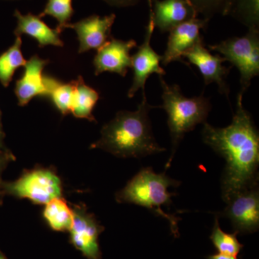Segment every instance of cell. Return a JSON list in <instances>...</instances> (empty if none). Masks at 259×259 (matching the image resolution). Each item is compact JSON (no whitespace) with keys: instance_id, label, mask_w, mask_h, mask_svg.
Returning a JSON list of instances; mask_svg holds the SVG:
<instances>
[{"instance_id":"8","label":"cell","mask_w":259,"mask_h":259,"mask_svg":"<svg viewBox=\"0 0 259 259\" xmlns=\"http://www.w3.org/2000/svg\"><path fill=\"white\" fill-rule=\"evenodd\" d=\"M221 214L231 221L234 233L249 234L259 228V192L258 186L236 194L228 202Z\"/></svg>"},{"instance_id":"23","label":"cell","mask_w":259,"mask_h":259,"mask_svg":"<svg viewBox=\"0 0 259 259\" xmlns=\"http://www.w3.org/2000/svg\"><path fill=\"white\" fill-rule=\"evenodd\" d=\"M73 0H47L44 10L38 15L40 18L51 16L58 22L56 28L62 32L70 24L74 10Z\"/></svg>"},{"instance_id":"31","label":"cell","mask_w":259,"mask_h":259,"mask_svg":"<svg viewBox=\"0 0 259 259\" xmlns=\"http://www.w3.org/2000/svg\"><path fill=\"white\" fill-rule=\"evenodd\" d=\"M5 1H18V0H5Z\"/></svg>"},{"instance_id":"18","label":"cell","mask_w":259,"mask_h":259,"mask_svg":"<svg viewBox=\"0 0 259 259\" xmlns=\"http://www.w3.org/2000/svg\"><path fill=\"white\" fill-rule=\"evenodd\" d=\"M42 216L51 229L56 231H69L74 219L72 209L61 197L46 204Z\"/></svg>"},{"instance_id":"6","label":"cell","mask_w":259,"mask_h":259,"mask_svg":"<svg viewBox=\"0 0 259 259\" xmlns=\"http://www.w3.org/2000/svg\"><path fill=\"white\" fill-rule=\"evenodd\" d=\"M3 191L5 195L46 204L61 197L62 185L60 177L53 170L36 168L25 172L14 182H3Z\"/></svg>"},{"instance_id":"19","label":"cell","mask_w":259,"mask_h":259,"mask_svg":"<svg viewBox=\"0 0 259 259\" xmlns=\"http://www.w3.org/2000/svg\"><path fill=\"white\" fill-rule=\"evenodd\" d=\"M21 48L22 37H16L14 44L0 55V83L5 88L9 87L15 71L26 63Z\"/></svg>"},{"instance_id":"13","label":"cell","mask_w":259,"mask_h":259,"mask_svg":"<svg viewBox=\"0 0 259 259\" xmlns=\"http://www.w3.org/2000/svg\"><path fill=\"white\" fill-rule=\"evenodd\" d=\"M115 14L105 16L93 15L70 23L67 28L73 29L77 35L79 42V54L91 50H98L110 40L112 27L115 23Z\"/></svg>"},{"instance_id":"5","label":"cell","mask_w":259,"mask_h":259,"mask_svg":"<svg viewBox=\"0 0 259 259\" xmlns=\"http://www.w3.org/2000/svg\"><path fill=\"white\" fill-rule=\"evenodd\" d=\"M207 47L238 69L241 92L244 94L252 79L259 74V30L249 29L243 36L231 37Z\"/></svg>"},{"instance_id":"16","label":"cell","mask_w":259,"mask_h":259,"mask_svg":"<svg viewBox=\"0 0 259 259\" xmlns=\"http://www.w3.org/2000/svg\"><path fill=\"white\" fill-rule=\"evenodd\" d=\"M14 16L17 19V26L14 30L15 36L28 35L36 40L39 48L48 46L64 47V42L60 37L61 32L56 28H50L38 15H33L31 13L23 15L16 10Z\"/></svg>"},{"instance_id":"4","label":"cell","mask_w":259,"mask_h":259,"mask_svg":"<svg viewBox=\"0 0 259 259\" xmlns=\"http://www.w3.org/2000/svg\"><path fill=\"white\" fill-rule=\"evenodd\" d=\"M159 76L162 88L163 105L160 107L166 111L168 129L172 144V152L166 168L171 166L177 148L187 133L195 128L199 124L205 123L211 110L209 99L203 95L187 97L182 94L180 86L168 84Z\"/></svg>"},{"instance_id":"28","label":"cell","mask_w":259,"mask_h":259,"mask_svg":"<svg viewBox=\"0 0 259 259\" xmlns=\"http://www.w3.org/2000/svg\"><path fill=\"white\" fill-rule=\"evenodd\" d=\"M5 138V134L4 131H3V122H2V112L0 110V148L1 149H5L8 148L5 146L4 140Z\"/></svg>"},{"instance_id":"24","label":"cell","mask_w":259,"mask_h":259,"mask_svg":"<svg viewBox=\"0 0 259 259\" xmlns=\"http://www.w3.org/2000/svg\"><path fill=\"white\" fill-rule=\"evenodd\" d=\"M193 5L198 14L204 15V18L209 19L218 13L223 15L225 10V0H189Z\"/></svg>"},{"instance_id":"11","label":"cell","mask_w":259,"mask_h":259,"mask_svg":"<svg viewBox=\"0 0 259 259\" xmlns=\"http://www.w3.org/2000/svg\"><path fill=\"white\" fill-rule=\"evenodd\" d=\"M137 47V42L123 40L112 37L103 47L97 50L93 59L96 76L105 71L115 73L125 77L131 68V51Z\"/></svg>"},{"instance_id":"3","label":"cell","mask_w":259,"mask_h":259,"mask_svg":"<svg viewBox=\"0 0 259 259\" xmlns=\"http://www.w3.org/2000/svg\"><path fill=\"white\" fill-rule=\"evenodd\" d=\"M181 182L167 176L166 173H156L151 167L142 168L135 175L123 189L116 193L119 203H129L142 206L153 214L166 220L170 224L172 234L180 236L178 222L180 218L168 214L163 209L171 206V197L176 193L168 192L170 187H177Z\"/></svg>"},{"instance_id":"21","label":"cell","mask_w":259,"mask_h":259,"mask_svg":"<svg viewBox=\"0 0 259 259\" xmlns=\"http://www.w3.org/2000/svg\"><path fill=\"white\" fill-rule=\"evenodd\" d=\"M227 15L234 17L248 30H259V0H231Z\"/></svg>"},{"instance_id":"22","label":"cell","mask_w":259,"mask_h":259,"mask_svg":"<svg viewBox=\"0 0 259 259\" xmlns=\"http://www.w3.org/2000/svg\"><path fill=\"white\" fill-rule=\"evenodd\" d=\"M237 233H227L220 227L218 217L214 220V227L209 239L218 253L237 256L243 249V245L237 238Z\"/></svg>"},{"instance_id":"10","label":"cell","mask_w":259,"mask_h":259,"mask_svg":"<svg viewBox=\"0 0 259 259\" xmlns=\"http://www.w3.org/2000/svg\"><path fill=\"white\" fill-rule=\"evenodd\" d=\"M189 64L197 66L203 76L205 86L209 83H216L219 92L222 95L229 96V86L227 84L226 79L230 72V68L223 66L226 61L222 56L212 55L204 46V41L197 42L193 47L186 51L183 55Z\"/></svg>"},{"instance_id":"15","label":"cell","mask_w":259,"mask_h":259,"mask_svg":"<svg viewBox=\"0 0 259 259\" xmlns=\"http://www.w3.org/2000/svg\"><path fill=\"white\" fill-rule=\"evenodd\" d=\"M148 5L150 18L161 32H169L199 15L189 0H148Z\"/></svg>"},{"instance_id":"7","label":"cell","mask_w":259,"mask_h":259,"mask_svg":"<svg viewBox=\"0 0 259 259\" xmlns=\"http://www.w3.org/2000/svg\"><path fill=\"white\" fill-rule=\"evenodd\" d=\"M74 219L70 228V242L88 259H102L99 236L105 228L83 205L72 208Z\"/></svg>"},{"instance_id":"25","label":"cell","mask_w":259,"mask_h":259,"mask_svg":"<svg viewBox=\"0 0 259 259\" xmlns=\"http://www.w3.org/2000/svg\"><path fill=\"white\" fill-rule=\"evenodd\" d=\"M14 154L8 148L1 149L0 148V205L3 202V198L5 196L3 191V174L5 168L8 167L10 162L15 161Z\"/></svg>"},{"instance_id":"17","label":"cell","mask_w":259,"mask_h":259,"mask_svg":"<svg viewBox=\"0 0 259 259\" xmlns=\"http://www.w3.org/2000/svg\"><path fill=\"white\" fill-rule=\"evenodd\" d=\"M74 94L70 112L76 118L87 119L90 122H96L93 115V110L100 100V94L95 89L85 83L81 76L73 80Z\"/></svg>"},{"instance_id":"9","label":"cell","mask_w":259,"mask_h":259,"mask_svg":"<svg viewBox=\"0 0 259 259\" xmlns=\"http://www.w3.org/2000/svg\"><path fill=\"white\" fill-rule=\"evenodd\" d=\"M154 25L149 18L145 33L144 41L141 44L134 55L131 56V69L134 71V78L131 88L127 93V97L133 98L139 90H145V86L148 77L151 74L164 76L165 70L160 66L162 56L158 55L151 46V37L154 31Z\"/></svg>"},{"instance_id":"12","label":"cell","mask_w":259,"mask_h":259,"mask_svg":"<svg viewBox=\"0 0 259 259\" xmlns=\"http://www.w3.org/2000/svg\"><path fill=\"white\" fill-rule=\"evenodd\" d=\"M209 20L194 18L180 24L169 31L164 54L161 64L167 66L173 61L183 60L184 54L197 42L203 40L200 31L207 28Z\"/></svg>"},{"instance_id":"1","label":"cell","mask_w":259,"mask_h":259,"mask_svg":"<svg viewBox=\"0 0 259 259\" xmlns=\"http://www.w3.org/2000/svg\"><path fill=\"white\" fill-rule=\"evenodd\" d=\"M243 93L237 97L236 111L231 125L214 127L204 123V144L226 160L221 179L223 200L258 186L259 134L251 115L243 105Z\"/></svg>"},{"instance_id":"26","label":"cell","mask_w":259,"mask_h":259,"mask_svg":"<svg viewBox=\"0 0 259 259\" xmlns=\"http://www.w3.org/2000/svg\"><path fill=\"white\" fill-rule=\"evenodd\" d=\"M110 6L116 8H127L137 4L140 0H102Z\"/></svg>"},{"instance_id":"27","label":"cell","mask_w":259,"mask_h":259,"mask_svg":"<svg viewBox=\"0 0 259 259\" xmlns=\"http://www.w3.org/2000/svg\"><path fill=\"white\" fill-rule=\"evenodd\" d=\"M207 259H238L237 256L234 255L223 254V253H218L215 254L209 255L207 257Z\"/></svg>"},{"instance_id":"14","label":"cell","mask_w":259,"mask_h":259,"mask_svg":"<svg viewBox=\"0 0 259 259\" xmlns=\"http://www.w3.org/2000/svg\"><path fill=\"white\" fill-rule=\"evenodd\" d=\"M49 62V59H42L37 54L26 61L23 74L15 83L14 91L19 106H26L35 97L48 98L49 90L44 70Z\"/></svg>"},{"instance_id":"20","label":"cell","mask_w":259,"mask_h":259,"mask_svg":"<svg viewBox=\"0 0 259 259\" xmlns=\"http://www.w3.org/2000/svg\"><path fill=\"white\" fill-rule=\"evenodd\" d=\"M45 81L49 90V97L54 107L63 116L67 115L71 110L74 94V81L64 83L55 77L45 75Z\"/></svg>"},{"instance_id":"30","label":"cell","mask_w":259,"mask_h":259,"mask_svg":"<svg viewBox=\"0 0 259 259\" xmlns=\"http://www.w3.org/2000/svg\"><path fill=\"white\" fill-rule=\"evenodd\" d=\"M0 259H7L6 257H5V255L1 253V252H0Z\"/></svg>"},{"instance_id":"29","label":"cell","mask_w":259,"mask_h":259,"mask_svg":"<svg viewBox=\"0 0 259 259\" xmlns=\"http://www.w3.org/2000/svg\"><path fill=\"white\" fill-rule=\"evenodd\" d=\"M230 2L231 0H225V10L223 13V15H227V12H228V7H229Z\"/></svg>"},{"instance_id":"2","label":"cell","mask_w":259,"mask_h":259,"mask_svg":"<svg viewBox=\"0 0 259 259\" xmlns=\"http://www.w3.org/2000/svg\"><path fill=\"white\" fill-rule=\"evenodd\" d=\"M142 92V101L137 110L117 112L102 127L100 139L90 148L125 158L144 157L166 151L153 136L148 114L155 107L148 103L145 90Z\"/></svg>"}]
</instances>
